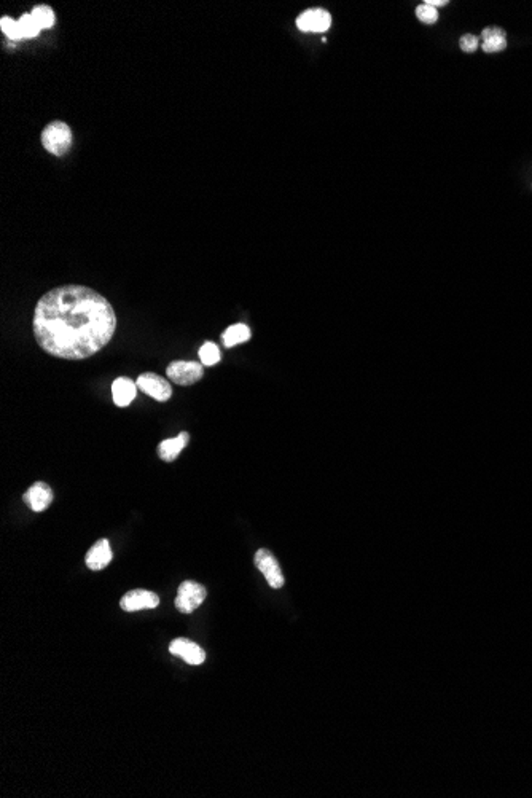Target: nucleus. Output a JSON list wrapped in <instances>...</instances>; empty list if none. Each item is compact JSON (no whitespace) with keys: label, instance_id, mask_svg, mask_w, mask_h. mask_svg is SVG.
I'll use <instances>...</instances> for the list:
<instances>
[{"label":"nucleus","instance_id":"8","mask_svg":"<svg viewBox=\"0 0 532 798\" xmlns=\"http://www.w3.org/2000/svg\"><path fill=\"white\" fill-rule=\"evenodd\" d=\"M159 604V598L149 590H131L121 598L120 605L126 612H137L144 609H155Z\"/></svg>","mask_w":532,"mask_h":798},{"label":"nucleus","instance_id":"1","mask_svg":"<svg viewBox=\"0 0 532 798\" xmlns=\"http://www.w3.org/2000/svg\"><path fill=\"white\" fill-rule=\"evenodd\" d=\"M32 329L47 354L83 360L111 343L117 314L111 302L89 287L61 285L38 300Z\"/></svg>","mask_w":532,"mask_h":798},{"label":"nucleus","instance_id":"2","mask_svg":"<svg viewBox=\"0 0 532 798\" xmlns=\"http://www.w3.org/2000/svg\"><path fill=\"white\" fill-rule=\"evenodd\" d=\"M72 140H74L72 130H70V126L67 123H64L61 120L53 121V123L45 126V130L42 131L43 149L55 156L66 155V153L70 150V147H72Z\"/></svg>","mask_w":532,"mask_h":798},{"label":"nucleus","instance_id":"7","mask_svg":"<svg viewBox=\"0 0 532 798\" xmlns=\"http://www.w3.org/2000/svg\"><path fill=\"white\" fill-rule=\"evenodd\" d=\"M332 25V15L324 8H310L297 18L301 32H324Z\"/></svg>","mask_w":532,"mask_h":798},{"label":"nucleus","instance_id":"6","mask_svg":"<svg viewBox=\"0 0 532 798\" xmlns=\"http://www.w3.org/2000/svg\"><path fill=\"white\" fill-rule=\"evenodd\" d=\"M136 384L140 391L147 395H150V397L155 399L157 401H168L172 395V387L169 384V381L164 380L163 376H159L157 373L147 372L139 375Z\"/></svg>","mask_w":532,"mask_h":798},{"label":"nucleus","instance_id":"17","mask_svg":"<svg viewBox=\"0 0 532 798\" xmlns=\"http://www.w3.org/2000/svg\"><path fill=\"white\" fill-rule=\"evenodd\" d=\"M200 359L203 365L213 367L220 362V349L217 348L215 343H204L200 349Z\"/></svg>","mask_w":532,"mask_h":798},{"label":"nucleus","instance_id":"5","mask_svg":"<svg viewBox=\"0 0 532 798\" xmlns=\"http://www.w3.org/2000/svg\"><path fill=\"white\" fill-rule=\"evenodd\" d=\"M255 566H257V569L264 574L266 582L269 583V586L274 590H279L284 586V574H282L281 567L278 559L274 558V554L266 550V548H260V550L255 553Z\"/></svg>","mask_w":532,"mask_h":798},{"label":"nucleus","instance_id":"18","mask_svg":"<svg viewBox=\"0 0 532 798\" xmlns=\"http://www.w3.org/2000/svg\"><path fill=\"white\" fill-rule=\"evenodd\" d=\"M18 23H19V28H21V32H23V38L35 37V35H38V32L42 30L40 28H38L37 21L34 19V16L30 15V13H26V15H23Z\"/></svg>","mask_w":532,"mask_h":798},{"label":"nucleus","instance_id":"4","mask_svg":"<svg viewBox=\"0 0 532 798\" xmlns=\"http://www.w3.org/2000/svg\"><path fill=\"white\" fill-rule=\"evenodd\" d=\"M166 375L179 386H191L203 378L204 365L200 362L174 360L166 368Z\"/></svg>","mask_w":532,"mask_h":798},{"label":"nucleus","instance_id":"22","mask_svg":"<svg viewBox=\"0 0 532 798\" xmlns=\"http://www.w3.org/2000/svg\"><path fill=\"white\" fill-rule=\"evenodd\" d=\"M424 4L434 6V8H438V6H445L448 5V0H426Z\"/></svg>","mask_w":532,"mask_h":798},{"label":"nucleus","instance_id":"21","mask_svg":"<svg viewBox=\"0 0 532 798\" xmlns=\"http://www.w3.org/2000/svg\"><path fill=\"white\" fill-rule=\"evenodd\" d=\"M478 45H480V38L473 34H465L460 37L459 40V47L460 50L465 51V53H473V51H477Z\"/></svg>","mask_w":532,"mask_h":798},{"label":"nucleus","instance_id":"19","mask_svg":"<svg viewBox=\"0 0 532 798\" xmlns=\"http://www.w3.org/2000/svg\"><path fill=\"white\" fill-rule=\"evenodd\" d=\"M0 28H2L4 34L6 37L13 38V40H18V38H23V32L21 28H19V23L15 21V19H11L9 16H2L0 19Z\"/></svg>","mask_w":532,"mask_h":798},{"label":"nucleus","instance_id":"15","mask_svg":"<svg viewBox=\"0 0 532 798\" xmlns=\"http://www.w3.org/2000/svg\"><path fill=\"white\" fill-rule=\"evenodd\" d=\"M251 340V329L246 324H234L222 334V341L225 348H233L236 344L246 343Z\"/></svg>","mask_w":532,"mask_h":798},{"label":"nucleus","instance_id":"13","mask_svg":"<svg viewBox=\"0 0 532 798\" xmlns=\"http://www.w3.org/2000/svg\"><path fill=\"white\" fill-rule=\"evenodd\" d=\"M188 442H190V433L188 432H181L174 438L163 440V442L158 445V456L166 462L176 461L179 455H181V451L188 445Z\"/></svg>","mask_w":532,"mask_h":798},{"label":"nucleus","instance_id":"3","mask_svg":"<svg viewBox=\"0 0 532 798\" xmlns=\"http://www.w3.org/2000/svg\"><path fill=\"white\" fill-rule=\"evenodd\" d=\"M208 596L206 586L193 582V580H185L179 585L177 596H176V609L182 614H191L204 603V599Z\"/></svg>","mask_w":532,"mask_h":798},{"label":"nucleus","instance_id":"16","mask_svg":"<svg viewBox=\"0 0 532 798\" xmlns=\"http://www.w3.org/2000/svg\"><path fill=\"white\" fill-rule=\"evenodd\" d=\"M30 15L34 16V19L37 21L38 28H40V29L51 28V25L55 24V11L51 10L48 5L35 6V8L30 11Z\"/></svg>","mask_w":532,"mask_h":798},{"label":"nucleus","instance_id":"12","mask_svg":"<svg viewBox=\"0 0 532 798\" xmlns=\"http://www.w3.org/2000/svg\"><path fill=\"white\" fill-rule=\"evenodd\" d=\"M136 392H137V384L132 380L121 376V378H117L113 381L112 394H113V401L117 406L125 408L128 405H131V401L136 399Z\"/></svg>","mask_w":532,"mask_h":798},{"label":"nucleus","instance_id":"10","mask_svg":"<svg viewBox=\"0 0 532 798\" xmlns=\"http://www.w3.org/2000/svg\"><path fill=\"white\" fill-rule=\"evenodd\" d=\"M23 501L32 512H43L50 507V503L53 502V491L47 483L37 481L32 484L28 489V493L23 496Z\"/></svg>","mask_w":532,"mask_h":798},{"label":"nucleus","instance_id":"20","mask_svg":"<svg viewBox=\"0 0 532 798\" xmlns=\"http://www.w3.org/2000/svg\"><path fill=\"white\" fill-rule=\"evenodd\" d=\"M416 16H418L421 23L434 24V23H437V19H438V11H437V8H434V6H431V5L422 4V5H418V8H416Z\"/></svg>","mask_w":532,"mask_h":798},{"label":"nucleus","instance_id":"11","mask_svg":"<svg viewBox=\"0 0 532 798\" xmlns=\"http://www.w3.org/2000/svg\"><path fill=\"white\" fill-rule=\"evenodd\" d=\"M112 558L113 554H112L111 544H108L107 539H101L88 550L85 557V563L91 571H102L108 566Z\"/></svg>","mask_w":532,"mask_h":798},{"label":"nucleus","instance_id":"9","mask_svg":"<svg viewBox=\"0 0 532 798\" xmlns=\"http://www.w3.org/2000/svg\"><path fill=\"white\" fill-rule=\"evenodd\" d=\"M169 652L193 666L201 665V663H204V660H206V652H204L198 644L185 639V637H179V639L172 641L169 646Z\"/></svg>","mask_w":532,"mask_h":798},{"label":"nucleus","instance_id":"14","mask_svg":"<svg viewBox=\"0 0 532 798\" xmlns=\"http://www.w3.org/2000/svg\"><path fill=\"white\" fill-rule=\"evenodd\" d=\"M482 48L485 53H499L507 48V34L501 28H486L482 32Z\"/></svg>","mask_w":532,"mask_h":798}]
</instances>
